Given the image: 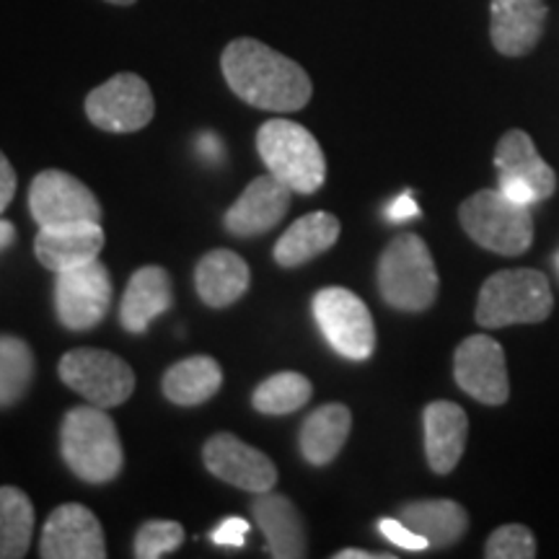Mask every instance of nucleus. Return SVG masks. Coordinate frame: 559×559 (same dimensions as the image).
I'll return each instance as SVG.
<instances>
[{
  "instance_id": "72a5a7b5",
  "label": "nucleus",
  "mask_w": 559,
  "mask_h": 559,
  "mask_svg": "<svg viewBox=\"0 0 559 559\" xmlns=\"http://www.w3.org/2000/svg\"><path fill=\"white\" fill-rule=\"evenodd\" d=\"M498 190L510 198L513 202H521V205H534V202H539V194H536L534 187L528 185V181H523L519 177H506V174H500L498 177Z\"/></svg>"
},
{
  "instance_id": "a878e982",
  "label": "nucleus",
  "mask_w": 559,
  "mask_h": 559,
  "mask_svg": "<svg viewBox=\"0 0 559 559\" xmlns=\"http://www.w3.org/2000/svg\"><path fill=\"white\" fill-rule=\"evenodd\" d=\"M164 396L179 407H198L213 400L223 386L221 362L210 355H194V358L179 360L164 373Z\"/></svg>"
},
{
  "instance_id": "c756f323",
  "label": "nucleus",
  "mask_w": 559,
  "mask_h": 559,
  "mask_svg": "<svg viewBox=\"0 0 559 559\" xmlns=\"http://www.w3.org/2000/svg\"><path fill=\"white\" fill-rule=\"evenodd\" d=\"M185 542V526L177 521H145L135 534V557L158 559L177 551Z\"/></svg>"
},
{
  "instance_id": "cd10ccee",
  "label": "nucleus",
  "mask_w": 559,
  "mask_h": 559,
  "mask_svg": "<svg viewBox=\"0 0 559 559\" xmlns=\"http://www.w3.org/2000/svg\"><path fill=\"white\" fill-rule=\"evenodd\" d=\"M37 360L32 347L21 337L0 334V409L16 407L29 394Z\"/></svg>"
},
{
  "instance_id": "473e14b6",
  "label": "nucleus",
  "mask_w": 559,
  "mask_h": 559,
  "mask_svg": "<svg viewBox=\"0 0 559 559\" xmlns=\"http://www.w3.org/2000/svg\"><path fill=\"white\" fill-rule=\"evenodd\" d=\"M247 534H249V523L234 515V519H226L221 526H215L213 534H210V539H213V544H218V547L241 549L243 542H247Z\"/></svg>"
},
{
  "instance_id": "c9c22d12",
  "label": "nucleus",
  "mask_w": 559,
  "mask_h": 559,
  "mask_svg": "<svg viewBox=\"0 0 559 559\" xmlns=\"http://www.w3.org/2000/svg\"><path fill=\"white\" fill-rule=\"evenodd\" d=\"M386 215H389L391 223H404V221L417 218L419 207H417L415 198H412L409 192H404V194H400V198H396L394 202H391L389 210H386Z\"/></svg>"
},
{
  "instance_id": "aec40b11",
  "label": "nucleus",
  "mask_w": 559,
  "mask_h": 559,
  "mask_svg": "<svg viewBox=\"0 0 559 559\" xmlns=\"http://www.w3.org/2000/svg\"><path fill=\"white\" fill-rule=\"evenodd\" d=\"M171 300L174 290L169 272L156 264L140 267L132 272L128 288H124L120 306L122 326L130 334H143L153 319L171 309Z\"/></svg>"
},
{
  "instance_id": "412c9836",
  "label": "nucleus",
  "mask_w": 559,
  "mask_h": 559,
  "mask_svg": "<svg viewBox=\"0 0 559 559\" xmlns=\"http://www.w3.org/2000/svg\"><path fill=\"white\" fill-rule=\"evenodd\" d=\"M249 264L230 249L207 251L194 270V288L210 309H226L236 304L249 290Z\"/></svg>"
},
{
  "instance_id": "20e7f679",
  "label": "nucleus",
  "mask_w": 559,
  "mask_h": 559,
  "mask_svg": "<svg viewBox=\"0 0 559 559\" xmlns=\"http://www.w3.org/2000/svg\"><path fill=\"white\" fill-rule=\"evenodd\" d=\"M379 293L391 309L428 311L438 298V270L428 243L417 234H402L383 249L379 260Z\"/></svg>"
},
{
  "instance_id": "5701e85b",
  "label": "nucleus",
  "mask_w": 559,
  "mask_h": 559,
  "mask_svg": "<svg viewBox=\"0 0 559 559\" xmlns=\"http://www.w3.org/2000/svg\"><path fill=\"white\" fill-rule=\"evenodd\" d=\"M349 430H353V412L345 404L332 402L324 407L313 409L304 419L298 443L300 456L309 461L311 466H326L340 456L342 445L347 443Z\"/></svg>"
},
{
  "instance_id": "2eb2a0df",
  "label": "nucleus",
  "mask_w": 559,
  "mask_h": 559,
  "mask_svg": "<svg viewBox=\"0 0 559 559\" xmlns=\"http://www.w3.org/2000/svg\"><path fill=\"white\" fill-rule=\"evenodd\" d=\"M293 190L283 185L275 174H264L257 177L251 185L239 194V200L228 207L223 226L228 234L251 239V236H262L277 226L285 218L290 207Z\"/></svg>"
},
{
  "instance_id": "b1692460",
  "label": "nucleus",
  "mask_w": 559,
  "mask_h": 559,
  "mask_svg": "<svg viewBox=\"0 0 559 559\" xmlns=\"http://www.w3.org/2000/svg\"><path fill=\"white\" fill-rule=\"evenodd\" d=\"M495 169L506 177H519L534 187L542 200H549L557 192V174L539 156L534 140L523 130H508L495 148Z\"/></svg>"
},
{
  "instance_id": "4be33fe9",
  "label": "nucleus",
  "mask_w": 559,
  "mask_h": 559,
  "mask_svg": "<svg viewBox=\"0 0 559 559\" xmlns=\"http://www.w3.org/2000/svg\"><path fill=\"white\" fill-rule=\"evenodd\" d=\"M404 526L425 536L430 549L453 547L469 531V513L453 500H412L396 515Z\"/></svg>"
},
{
  "instance_id": "c85d7f7f",
  "label": "nucleus",
  "mask_w": 559,
  "mask_h": 559,
  "mask_svg": "<svg viewBox=\"0 0 559 559\" xmlns=\"http://www.w3.org/2000/svg\"><path fill=\"white\" fill-rule=\"evenodd\" d=\"M313 394L311 381L306 376L296 373V370H283V373L270 376L251 394V404L262 415H290L298 412L304 404H309Z\"/></svg>"
},
{
  "instance_id": "f257e3e1",
  "label": "nucleus",
  "mask_w": 559,
  "mask_h": 559,
  "mask_svg": "<svg viewBox=\"0 0 559 559\" xmlns=\"http://www.w3.org/2000/svg\"><path fill=\"white\" fill-rule=\"evenodd\" d=\"M223 79L241 102L264 111H298L311 102L309 73L260 39H234L221 55Z\"/></svg>"
},
{
  "instance_id": "4468645a",
  "label": "nucleus",
  "mask_w": 559,
  "mask_h": 559,
  "mask_svg": "<svg viewBox=\"0 0 559 559\" xmlns=\"http://www.w3.org/2000/svg\"><path fill=\"white\" fill-rule=\"evenodd\" d=\"M207 472L221 481L247 489V492H270L277 485V469L267 453L243 443L230 432H218L202 449Z\"/></svg>"
},
{
  "instance_id": "f03ea898",
  "label": "nucleus",
  "mask_w": 559,
  "mask_h": 559,
  "mask_svg": "<svg viewBox=\"0 0 559 559\" xmlns=\"http://www.w3.org/2000/svg\"><path fill=\"white\" fill-rule=\"evenodd\" d=\"M60 453L68 469L86 485H109L124 464L115 419L96 404L68 412L60 428Z\"/></svg>"
},
{
  "instance_id": "423d86ee",
  "label": "nucleus",
  "mask_w": 559,
  "mask_h": 559,
  "mask_svg": "<svg viewBox=\"0 0 559 559\" xmlns=\"http://www.w3.org/2000/svg\"><path fill=\"white\" fill-rule=\"evenodd\" d=\"M459 223L474 243L502 257H519L534 241L531 207L500 190H479L466 198L459 207Z\"/></svg>"
},
{
  "instance_id": "f3484780",
  "label": "nucleus",
  "mask_w": 559,
  "mask_h": 559,
  "mask_svg": "<svg viewBox=\"0 0 559 559\" xmlns=\"http://www.w3.org/2000/svg\"><path fill=\"white\" fill-rule=\"evenodd\" d=\"M425 456L436 474H451L464 456L469 438V417L453 402H430L423 415Z\"/></svg>"
},
{
  "instance_id": "0eeeda50",
  "label": "nucleus",
  "mask_w": 559,
  "mask_h": 559,
  "mask_svg": "<svg viewBox=\"0 0 559 559\" xmlns=\"http://www.w3.org/2000/svg\"><path fill=\"white\" fill-rule=\"evenodd\" d=\"M58 373L68 389L96 407H120L135 391V373L120 355L96 347H75L60 358Z\"/></svg>"
},
{
  "instance_id": "ddd939ff",
  "label": "nucleus",
  "mask_w": 559,
  "mask_h": 559,
  "mask_svg": "<svg viewBox=\"0 0 559 559\" xmlns=\"http://www.w3.org/2000/svg\"><path fill=\"white\" fill-rule=\"evenodd\" d=\"M39 557L45 559H104L107 542L99 519L86 506L66 502L55 508L41 528Z\"/></svg>"
},
{
  "instance_id": "a211bd4d",
  "label": "nucleus",
  "mask_w": 559,
  "mask_h": 559,
  "mask_svg": "<svg viewBox=\"0 0 559 559\" xmlns=\"http://www.w3.org/2000/svg\"><path fill=\"white\" fill-rule=\"evenodd\" d=\"M251 515L257 526L262 528L267 549L275 559H300L309 555V542H306L304 519L298 508L285 495L257 492L251 502Z\"/></svg>"
},
{
  "instance_id": "2f4dec72",
  "label": "nucleus",
  "mask_w": 559,
  "mask_h": 559,
  "mask_svg": "<svg viewBox=\"0 0 559 559\" xmlns=\"http://www.w3.org/2000/svg\"><path fill=\"white\" fill-rule=\"evenodd\" d=\"M379 531L391 544H396V547L407 549V551H425L430 549V544L425 536L415 534V531L404 526V523L400 519H383L379 521Z\"/></svg>"
},
{
  "instance_id": "6e6552de",
  "label": "nucleus",
  "mask_w": 559,
  "mask_h": 559,
  "mask_svg": "<svg viewBox=\"0 0 559 559\" xmlns=\"http://www.w3.org/2000/svg\"><path fill=\"white\" fill-rule=\"evenodd\" d=\"M313 319L334 353L347 360H368L376 349V324L366 300L347 288H324L313 296Z\"/></svg>"
},
{
  "instance_id": "1a4fd4ad",
  "label": "nucleus",
  "mask_w": 559,
  "mask_h": 559,
  "mask_svg": "<svg viewBox=\"0 0 559 559\" xmlns=\"http://www.w3.org/2000/svg\"><path fill=\"white\" fill-rule=\"evenodd\" d=\"M156 102L138 73H117L86 96V117L104 132H138L153 120Z\"/></svg>"
},
{
  "instance_id": "f704fd0d",
  "label": "nucleus",
  "mask_w": 559,
  "mask_h": 559,
  "mask_svg": "<svg viewBox=\"0 0 559 559\" xmlns=\"http://www.w3.org/2000/svg\"><path fill=\"white\" fill-rule=\"evenodd\" d=\"M13 194H16V171H13L5 153L0 151V213L11 205Z\"/></svg>"
},
{
  "instance_id": "9b49d317",
  "label": "nucleus",
  "mask_w": 559,
  "mask_h": 559,
  "mask_svg": "<svg viewBox=\"0 0 559 559\" xmlns=\"http://www.w3.org/2000/svg\"><path fill=\"white\" fill-rule=\"evenodd\" d=\"M29 210L39 228L102 223V205L96 194L60 169L39 171L29 187Z\"/></svg>"
},
{
  "instance_id": "ea45409f",
  "label": "nucleus",
  "mask_w": 559,
  "mask_h": 559,
  "mask_svg": "<svg viewBox=\"0 0 559 559\" xmlns=\"http://www.w3.org/2000/svg\"><path fill=\"white\" fill-rule=\"evenodd\" d=\"M107 3H111V5H132V3H138V0H107Z\"/></svg>"
},
{
  "instance_id": "58836bf2",
  "label": "nucleus",
  "mask_w": 559,
  "mask_h": 559,
  "mask_svg": "<svg viewBox=\"0 0 559 559\" xmlns=\"http://www.w3.org/2000/svg\"><path fill=\"white\" fill-rule=\"evenodd\" d=\"M391 559V555H370V551H362V549H342L334 555V559Z\"/></svg>"
},
{
  "instance_id": "bb28decb",
  "label": "nucleus",
  "mask_w": 559,
  "mask_h": 559,
  "mask_svg": "<svg viewBox=\"0 0 559 559\" xmlns=\"http://www.w3.org/2000/svg\"><path fill=\"white\" fill-rule=\"evenodd\" d=\"M34 506L19 487H0V559H21L32 547Z\"/></svg>"
},
{
  "instance_id": "393cba45",
  "label": "nucleus",
  "mask_w": 559,
  "mask_h": 559,
  "mask_svg": "<svg viewBox=\"0 0 559 559\" xmlns=\"http://www.w3.org/2000/svg\"><path fill=\"white\" fill-rule=\"evenodd\" d=\"M340 221L332 213L304 215L277 239L275 262L280 267H300L330 251L340 239Z\"/></svg>"
},
{
  "instance_id": "7c9ffc66",
  "label": "nucleus",
  "mask_w": 559,
  "mask_h": 559,
  "mask_svg": "<svg viewBox=\"0 0 559 559\" xmlns=\"http://www.w3.org/2000/svg\"><path fill=\"white\" fill-rule=\"evenodd\" d=\"M536 551V536L523 523H506L495 528L485 544L487 559H534Z\"/></svg>"
},
{
  "instance_id": "f8f14e48",
  "label": "nucleus",
  "mask_w": 559,
  "mask_h": 559,
  "mask_svg": "<svg viewBox=\"0 0 559 559\" xmlns=\"http://www.w3.org/2000/svg\"><path fill=\"white\" fill-rule=\"evenodd\" d=\"M453 379L459 389L487 407H500L510 396L508 362L500 342L472 334L453 353Z\"/></svg>"
},
{
  "instance_id": "dca6fc26",
  "label": "nucleus",
  "mask_w": 559,
  "mask_h": 559,
  "mask_svg": "<svg viewBox=\"0 0 559 559\" xmlns=\"http://www.w3.org/2000/svg\"><path fill=\"white\" fill-rule=\"evenodd\" d=\"M489 11H492L489 39L500 55L523 58L539 45L549 13L544 0H492Z\"/></svg>"
},
{
  "instance_id": "e433bc0d",
  "label": "nucleus",
  "mask_w": 559,
  "mask_h": 559,
  "mask_svg": "<svg viewBox=\"0 0 559 559\" xmlns=\"http://www.w3.org/2000/svg\"><path fill=\"white\" fill-rule=\"evenodd\" d=\"M198 153L205 160H210V164H221L223 153L226 151H223V143L213 135V132H202L198 138Z\"/></svg>"
},
{
  "instance_id": "9d476101",
  "label": "nucleus",
  "mask_w": 559,
  "mask_h": 559,
  "mask_svg": "<svg viewBox=\"0 0 559 559\" xmlns=\"http://www.w3.org/2000/svg\"><path fill=\"white\" fill-rule=\"evenodd\" d=\"M111 306V277L99 260L58 272L55 311L66 330L86 332L102 324Z\"/></svg>"
},
{
  "instance_id": "6ab92c4d",
  "label": "nucleus",
  "mask_w": 559,
  "mask_h": 559,
  "mask_svg": "<svg viewBox=\"0 0 559 559\" xmlns=\"http://www.w3.org/2000/svg\"><path fill=\"white\" fill-rule=\"evenodd\" d=\"M104 249V230L102 223H73V226H55L39 228L34 239V254L41 267L50 272L79 267L99 257Z\"/></svg>"
},
{
  "instance_id": "39448f33",
  "label": "nucleus",
  "mask_w": 559,
  "mask_h": 559,
  "mask_svg": "<svg viewBox=\"0 0 559 559\" xmlns=\"http://www.w3.org/2000/svg\"><path fill=\"white\" fill-rule=\"evenodd\" d=\"M257 151L270 174L296 194H313L326 179V158L319 140L304 124L267 120L257 132Z\"/></svg>"
},
{
  "instance_id": "4c0bfd02",
  "label": "nucleus",
  "mask_w": 559,
  "mask_h": 559,
  "mask_svg": "<svg viewBox=\"0 0 559 559\" xmlns=\"http://www.w3.org/2000/svg\"><path fill=\"white\" fill-rule=\"evenodd\" d=\"M13 241H16V228H13V223L0 218V251L13 247Z\"/></svg>"
},
{
  "instance_id": "7ed1b4c3",
  "label": "nucleus",
  "mask_w": 559,
  "mask_h": 559,
  "mask_svg": "<svg viewBox=\"0 0 559 559\" xmlns=\"http://www.w3.org/2000/svg\"><path fill=\"white\" fill-rule=\"evenodd\" d=\"M555 309L549 277L539 270H500L485 280L477 300V324L502 330L513 324H542Z\"/></svg>"
}]
</instances>
